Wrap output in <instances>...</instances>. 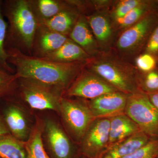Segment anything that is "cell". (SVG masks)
I'll return each instance as SVG.
<instances>
[{
	"mask_svg": "<svg viewBox=\"0 0 158 158\" xmlns=\"http://www.w3.org/2000/svg\"><path fill=\"white\" fill-rule=\"evenodd\" d=\"M109 145L141 131L140 128L126 115L120 114L110 118Z\"/></svg>",
	"mask_w": 158,
	"mask_h": 158,
	"instance_id": "obj_18",
	"label": "cell"
},
{
	"mask_svg": "<svg viewBox=\"0 0 158 158\" xmlns=\"http://www.w3.org/2000/svg\"><path fill=\"white\" fill-rule=\"evenodd\" d=\"M59 113L69 130L79 139H82L94 118L88 106L64 97L61 99Z\"/></svg>",
	"mask_w": 158,
	"mask_h": 158,
	"instance_id": "obj_7",
	"label": "cell"
},
{
	"mask_svg": "<svg viewBox=\"0 0 158 158\" xmlns=\"http://www.w3.org/2000/svg\"><path fill=\"white\" fill-rule=\"evenodd\" d=\"M8 62L19 78L28 79L59 89L65 93L85 68L86 62L59 63L6 49Z\"/></svg>",
	"mask_w": 158,
	"mask_h": 158,
	"instance_id": "obj_1",
	"label": "cell"
},
{
	"mask_svg": "<svg viewBox=\"0 0 158 158\" xmlns=\"http://www.w3.org/2000/svg\"></svg>",
	"mask_w": 158,
	"mask_h": 158,
	"instance_id": "obj_34",
	"label": "cell"
},
{
	"mask_svg": "<svg viewBox=\"0 0 158 158\" xmlns=\"http://www.w3.org/2000/svg\"><path fill=\"white\" fill-rule=\"evenodd\" d=\"M0 158H28L25 142L11 134L0 136Z\"/></svg>",
	"mask_w": 158,
	"mask_h": 158,
	"instance_id": "obj_22",
	"label": "cell"
},
{
	"mask_svg": "<svg viewBox=\"0 0 158 158\" xmlns=\"http://www.w3.org/2000/svg\"><path fill=\"white\" fill-rule=\"evenodd\" d=\"M124 111L142 132L151 138H157L158 110L144 91L129 94Z\"/></svg>",
	"mask_w": 158,
	"mask_h": 158,
	"instance_id": "obj_6",
	"label": "cell"
},
{
	"mask_svg": "<svg viewBox=\"0 0 158 158\" xmlns=\"http://www.w3.org/2000/svg\"><path fill=\"white\" fill-rule=\"evenodd\" d=\"M18 79L15 73H10L0 68V99L13 93L17 88Z\"/></svg>",
	"mask_w": 158,
	"mask_h": 158,
	"instance_id": "obj_25",
	"label": "cell"
},
{
	"mask_svg": "<svg viewBox=\"0 0 158 158\" xmlns=\"http://www.w3.org/2000/svg\"><path fill=\"white\" fill-rule=\"evenodd\" d=\"M10 134L4 118L0 115V136Z\"/></svg>",
	"mask_w": 158,
	"mask_h": 158,
	"instance_id": "obj_32",
	"label": "cell"
},
{
	"mask_svg": "<svg viewBox=\"0 0 158 158\" xmlns=\"http://www.w3.org/2000/svg\"><path fill=\"white\" fill-rule=\"evenodd\" d=\"M69 38L38 24L34 37L32 56L44 58L58 50Z\"/></svg>",
	"mask_w": 158,
	"mask_h": 158,
	"instance_id": "obj_13",
	"label": "cell"
},
{
	"mask_svg": "<svg viewBox=\"0 0 158 158\" xmlns=\"http://www.w3.org/2000/svg\"><path fill=\"white\" fill-rule=\"evenodd\" d=\"M158 9V1L144 0L140 5L130 11L125 16L113 22L115 29L124 31L135 24L141 19Z\"/></svg>",
	"mask_w": 158,
	"mask_h": 158,
	"instance_id": "obj_21",
	"label": "cell"
},
{
	"mask_svg": "<svg viewBox=\"0 0 158 158\" xmlns=\"http://www.w3.org/2000/svg\"><path fill=\"white\" fill-rule=\"evenodd\" d=\"M128 95L120 91L106 94L91 100L88 106L94 118L112 117L124 111Z\"/></svg>",
	"mask_w": 158,
	"mask_h": 158,
	"instance_id": "obj_11",
	"label": "cell"
},
{
	"mask_svg": "<svg viewBox=\"0 0 158 158\" xmlns=\"http://www.w3.org/2000/svg\"><path fill=\"white\" fill-rule=\"evenodd\" d=\"M110 118L93 120L82 139V149L89 157L94 156L109 146Z\"/></svg>",
	"mask_w": 158,
	"mask_h": 158,
	"instance_id": "obj_9",
	"label": "cell"
},
{
	"mask_svg": "<svg viewBox=\"0 0 158 158\" xmlns=\"http://www.w3.org/2000/svg\"><path fill=\"white\" fill-rule=\"evenodd\" d=\"M2 10L8 23L6 50L17 49L32 56L38 23L28 0L3 1Z\"/></svg>",
	"mask_w": 158,
	"mask_h": 158,
	"instance_id": "obj_2",
	"label": "cell"
},
{
	"mask_svg": "<svg viewBox=\"0 0 158 158\" xmlns=\"http://www.w3.org/2000/svg\"><path fill=\"white\" fill-rule=\"evenodd\" d=\"M69 38L80 46L90 57L99 53L100 49L85 15H81Z\"/></svg>",
	"mask_w": 158,
	"mask_h": 158,
	"instance_id": "obj_15",
	"label": "cell"
},
{
	"mask_svg": "<svg viewBox=\"0 0 158 158\" xmlns=\"http://www.w3.org/2000/svg\"><path fill=\"white\" fill-rule=\"evenodd\" d=\"M38 24L50 19L71 6L69 0H28Z\"/></svg>",
	"mask_w": 158,
	"mask_h": 158,
	"instance_id": "obj_20",
	"label": "cell"
},
{
	"mask_svg": "<svg viewBox=\"0 0 158 158\" xmlns=\"http://www.w3.org/2000/svg\"><path fill=\"white\" fill-rule=\"evenodd\" d=\"M158 59L151 54L142 53L136 57V68L141 73H147L158 67Z\"/></svg>",
	"mask_w": 158,
	"mask_h": 158,
	"instance_id": "obj_29",
	"label": "cell"
},
{
	"mask_svg": "<svg viewBox=\"0 0 158 158\" xmlns=\"http://www.w3.org/2000/svg\"><path fill=\"white\" fill-rule=\"evenodd\" d=\"M139 84L144 93L158 91V67L147 73H140Z\"/></svg>",
	"mask_w": 158,
	"mask_h": 158,
	"instance_id": "obj_28",
	"label": "cell"
},
{
	"mask_svg": "<svg viewBox=\"0 0 158 158\" xmlns=\"http://www.w3.org/2000/svg\"><path fill=\"white\" fill-rule=\"evenodd\" d=\"M158 153V138H151L144 146L123 158H156Z\"/></svg>",
	"mask_w": 158,
	"mask_h": 158,
	"instance_id": "obj_27",
	"label": "cell"
},
{
	"mask_svg": "<svg viewBox=\"0 0 158 158\" xmlns=\"http://www.w3.org/2000/svg\"><path fill=\"white\" fill-rule=\"evenodd\" d=\"M116 91H119L85 67L65 91L63 97H77L92 100Z\"/></svg>",
	"mask_w": 158,
	"mask_h": 158,
	"instance_id": "obj_8",
	"label": "cell"
},
{
	"mask_svg": "<svg viewBox=\"0 0 158 158\" xmlns=\"http://www.w3.org/2000/svg\"><path fill=\"white\" fill-rule=\"evenodd\" d=\"M158 24V9L122 31L116 48L122 56H130L143 52L153 31Z\"/></svg>",
	"mask_w": 158,
	"mask_h": 158,
	"instance_id": "obj_4",
	"label": "cell"
},
{
	"mask_svg": "<svg viewBox=\"0 0 158 158\" xmlns=\"http://www.w3.org/2000/svg\"><path fill=\"white\" fill-rule=\"evenodd\" d=\"M143 52L151 54L158 59V24L150 36Z\"/></svg>",
	"mask_w": 158,
	"mask_h": 158,
	"instance_id": "obj_30",
	"label": "cell"
},
{
	"mask_svg": "<svg viewBox=\"0 0 158 158\" xmlns=\"http://www.w3.org/2000/svg\"><path fill=\"white\" fill-rule=\"evenodd\" d=\"M43 134L52 158H72L70 140L61 127L52 119L43 123Z\"/></svg>",
	"mask_w": 158,
	"mask_h": 158,
	"instance_id": "obj_10",
	"label": "cell"
},
{
	"mask_svg": "<svg viewBox=\"0 0 158 158\" xmlns=\"http://www.w3.org/2000/svg\"><path fill=\"white\" fill-rule=\"evenodd\" d=\"M43 123L38 120L31 130L28 139L25 142V147L28 158H50L45 152L42 135Z\"/></svg>",
	"mask_w": 158,
	"mask_h": 158,
	"instance_id": "obj_23",
	"label": "cell"
},
{
	"mask_svg": "<svg viewBox=\"0 0 158 158\" xmlns=\"http://www.w3.org/2000/svg\"><path fill=\"white\" fill-rule=\"evenodd\" d=\"M144 0H122L118 1L110 13L113 21L120 19L141 4Z\"/></svg>",
	"mask_w": 158,
	"mask_h": 158,
	"instance_id": "obj_26",
	"label": "cell"
},
{
	"mask_svg": "<svg viewBox=\"0 0 158 158\" xmlns=\"http://www.w3.org/2000/svg\"><path fill=\"white\" fill-rule=\"evenodd\" d=\"M146 94L151 102L158 110V91L150 92Z\"/></svg>",
	"mask_w": 158,
	"mask_h": 158,
	"instance_id": "obj_31",
	"label": "cell"
},
{
	"mask_svg": "<svg viewBox=\"0 0 158 158\" xmlns=\"http://www.w3.org/2000/svg\"><path fill=\"white\" fill-rule=\"evenodd\" d=\"M3 118L12 136L23 142L28 140L31 131L25 114L19 106L9 105L4 111Z\"/></svg>",
	"mask_w": 158,
	"mask_h": 158,
	"instance_id": "obj_14",
	"label": "cell"
},
{
	"mask_svg": "<svg viewBox=\"0 0 158 158\" xmlns=\"http://www.w3.org/2000/svg\"><path fill=\"white\" fill-rule=\"evenodd\" d=\"M96 39L99 49L106 52L113 41L115 28L110 13L107 10L95 11L85 15Z\"/></svg>",
	"mask_w": 158,
	"mask_h": 158,
	"instance_id": "obj_12",
	"label": "cell"
},
{
	"mask_svg": "<svg viewBox=\"0 0 158 158\" xmlns=\"http://www.w3.org/2000/svg\"><path fill=\"white\" fill-rule=\"evenodd\" d=\"M156 158H158V153L157 155V156H156Z\"/></svg>",
	"mask_w": 158,
	"mask_h": 158,
	"instance_id": "obj_33",
	"label": "cell"
},
{
	"mask_svg": "<svg viewBox=\"0 0 158 158\" xmlns=\"http://www.w3.org/2000/svg\"><path fill=\"white\" fill-rule=\"evenodd\" d=\"M18 86L20 95L31 108L59 112L63 91L28 79H19Z\"/></svg>",
	"mask_w": 158,
	"mask_h": 158,
	"instance_id": "obj_5",
	"label": "cell"
},
{
	"mask_svg": "<svg viewBox=\"0 0 158 158\" xmlns=\"http://www.w3.org/2000/svg\"><path fill=\"white\" fill-rule=\"evenodd\" d=\"M85 68L123 93L131 94L143 91L139 87L140 73L135 66L116 55L100 52L88 59Z\"/></svg>",
	"mask_w": 158,
	"mask_h": 158,
	"instance_id": "obj_3",
	"label": "cell"
},
{
	"mask_svg": "<svg viewBox=\"0 0 158 158\" xmlns=\"http://www.w3.org/2000/svg\"><path fill=\"white\" fill-rule=\"evenodd\" d=\"M2 2L0 0V68L10 73H15L14 69L8 62L9 56L6 48L8 23L3 14Z\"/></svg>",
	"mask_w": 158,
	"mask_h": 158,
	"instance_id": "obj_24",
	"label": "cell"
},
{
	"mask_svg": "<svg viewBox=\"0 0 158 158\" xmlns=\"http://www.w3.org/2000/svg\"><path fill=\"white\" fill-rule=\"evenodd\" d=\"M90 58L80 46L69 38L58 50L42 59L52 62L66 63L87 62Z\"/></svg>",
	"mask_w": 158,
	"mask_h": 158,
	"instance_id": "obj_19",
	"label": "cell"
},
{
	"mask_svg": "<svg viewBox=\"0 0 158 158\" xmlns=\"http://www.w3.org/2000/svg\"><path fill=\"white\" fill-rule=\"evenodd\" d=\"M81 15L75 7L71 5L70 8L61 11L50 19L39 24L52 31L69 37Z\"/></svg>",
	"mask_w": 158,
	"mask_h": 158,
	"instance_id": "obj_17",
	"label": "cell"
},
{
	"mask_svg": "<svg viewBox=\"0 0 158 158\" xmlns=\"http://www.w3.org/2000/svg\"><path fill=\"white\" fill-rule=\"evenodd\" d=\"M142 131L129 138L109 145L100 158H123L145 145L151 139Z\"/></svg>",
	"mask_w": 158,
	"mask_h": 158,
	"instance_id": "obj_16",
	"label": "cell"
}]
</instances>
